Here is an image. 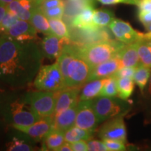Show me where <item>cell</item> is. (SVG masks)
<instances>
[{
  "instance_id": "cell-23",
  "label": "cell",
  "mask_w": 151,
  "mask_h": 151,
  "mask_svg": "<svg viewBox=\"0 0 151 151\" xmlns=\"http://www.w3.org/2000/svg\"><path fill=\"white\" fill-rule=\"evenodd\" d=\"M29 22L37 32L48 35L52 33L48 19L45 16L39 6L36 5L32 13Z\"/></svg>"
},
{
  "instance_id": "cell-6",
  "label": "cell",
  "mask_w": 151,
  "mask_h": 151,
  "mask_svg": "<svg viewBox=\"0 0 151 151\" xmlns=\"http://www.w3.org/2000/svg\"><path fill=\"white\" fill-rule=\"evenodd\" d=\"M91 69L86 60L76 51L74 56L68 65L67 88H81L86 84L89 79Z\"/></svg>"
},
{
  "instance_id": "cell-44",
  "label": "cell",
  "mask_w": 151,
  "mask_h": 151,
  "mask_svg": "<svg viewBox=\"0 0 151 151\" xmlns=\"http://www.w3.org/2000/svg\"><path fill=\"white\" fill-rule=\"evenodd\" d=\"M6 13V7L0 4V23H1L4 16H5Z\"/></svg>"
},
{
  "instance_id": "cell-27",
  "label": "cell",
  "mask_w": 151,
  "mask_h": 151,
  "mask_svg": "<svg viewBox=\"0 0 151 151\" xmlns=\"http://www.w3.org/2000/svg\"><path fill=\"white\" fill-rule=\"evenodd\" d=\"M134 89V81L130 77L118 78V97L122 100H127Z\"/></svg>"
},
{
  "instance_id": "cell-13",
  "label": "cell",
  "mask_w": 151,
  "mask_h": 151,
  "mask_svg": "<svg viewBox=\"0 0 151 151\" xmlns=\"http://www.w3.org/2000/svg\"><path fill=\"white\" fill-rule=\"evenodd\" d=\"M16 129L25 133L36 141L43 140L54 129V115L41 118L40 120L27 127H18Z\"/></svg>"
},
{
  "instance_id": "cell-37",
  "label": "cell",
  "mask_w": 151,
  "mask_h": 151,
  "mask_svg": "<svg viewBox=\"0 0 151 151\" xmlns=\"http://www.w3.org/2000/svg\"><path fill=\"white\" fill-rule=\"evenodd\" d=\"M136 68L137 67H122L113 76L116 77L117 79L119 78H122V77H130V78H133L135 73Z\"/></svg>"
},
{
  "instance_id": "cell-49",
  "label": "cell",
  "mask_w": 151,
  "mask_h": 151,
  "mask_svg": "<svg viewBox=\"0 0 151 151\" xmlns=\"http://www.w3.org/2000/svg\"><path fill=\"white\" fill-rule=\"evenodd\" d=\"M148 92H149V93L151 94V71H150V84H149Z\"/></svg>"
},
{
  "instance_id": "cell-45",
  "label": "cell",
  "mask_w": 151,
  "mask_h": 151,
  "mask_svg": "<svg viewBox=\"0 0 151 151\" xmlns=\"http://www.w3.org/2000/svg\"><path fill=\"white\" fill-rule=\"evenodd\" d=\"M143 38L148 41V43L151 46V32H148V33H146V34L143 33Z\"/></svg>"
},
{
  "instance_id": "cell-31",
  "label": "cell",
  "mask_w": 151,
  "mask_h": 151,
  "mask_svg": "<svg viewBox=\"0 0 151 151\" xmlns=\"http://www.w3.org/2000/svg\"><path fill=\"white\" fill-rule=\"evenodd\" d=\"M118 79L114 76L106 78L99 97H115L118 96Z\"/></svg>"
},
{
  "instance_id": "cell-32",
  "label": "cell",
  "mask_w": 151,
  "mask_h": 151,
  "mask_svg": "<svg viewBox=\"0 0 151 151\" xmlns=\"http://www.w3.org/2000/svg\"><path fill=\"white\" fill-rule=\"evenodd\" d=\"M6 150L9 151H30L33 150V147L21 139L14 137L6 143Z\"/></svg>"
},
{
  "instance_id": "cell-38",
  "label": "cell",
  "mask_w": 151,
  "mask_h": 151,
  "mask_svg": "<svg viewBox=\"0 0 151 151\" xmlns=\"http://www.w3.org/2000/svg\"><path fill=\"white\" fill-rule=\"evenodd\" d=\"M103 5H114L118 4H126L137 5L139 0H97Z\"/></svg>"
},
{
  "instance_id": "cell-22",
  "label": "cell",
  "mask_w": 151,
  "mask_h": 151,
  "mask_svg": "<svg viewBox=\"0 0 151 151\" xmlns=\"http://www.w3.org/2000/svg\"><path fill=\"white\" fill-rule=\"evenodd\" d=\"M106 78L95 79L88 81L81 90L79 100H91L99 97Z\"/></svg>"
},
{
  "instance_id": "cell-7",
  "label": "cell",
  "mask_w": 151,
  "mask_h": 151,
  "mask_svg": "<svg viewBox=\"0 0 151 151\" xmlns=\"http://www.w3.org/2000/svg\"><path fill=\"white\" fill-rule=\"evenodd\" d=\"M57 92L39 90L27 94L30 104L41 118L53 116L55 110Z\"/></svg>"
},
{
  "instance_id": "cell-33",
  "label": "cell",
  "mask_w": 151,
  "mask_h": 151,
  "mask_svg": "<svg viewBox=\"0 0 151 151\" xmlns=\"http://www.w3.org/2000/svg\"><path fill=\"white\" fill-rule=\"evenodd\" d=\"M20 19L16 15L6 10L5 16L0 23V33L4 32L7 29L12 27Z\"/></svg>"
},
{
  "instance_id": "cell-9",
  "label": "cell",
  "mask_w": 151,
  "mask_h": 151,
  "mask_svg": "<svg viewBox=\"0 0 151 151\" xmlns=\"http://www.w3.org/2000/svg\"><path fill=\"white\" fill-rule=\"evenodd\" d=\"M98 134L102 140L111 139L125 143L127 141V130L122 116L120 115L106 120L104 124L100 127Z\"/></svg>"
},
{
  "instance_id": "cell-12",
  "label": "cell",
  "mask_w": 151,
  "mask_h": 151,
  "mask_svg": "<svg viewBox=\"0 0 151 151\" xmlns=\"http://www.w3.org/2000/svg\"><path fill=\"white\" fill-rule=\"evenodd\" d=\"M6 35L21 42L35 41L37 39V31L29 21L19 20L4 32Z\"/></svg>"
},
{
  "instance_id": "cell-35",
  "label": "cell",
  "mask_w": 151,
  "mask_h": 151,
  "mask_svg": "<svg viewBox=\"0 0 151 151\" xmlns=\"http://www.w3.org/2000/svg\"><path fill=\"white\" fill-rule=\"evenodd\" d=\"M102 141L107 147L109 150L111 151H122L126 150L124 143L121 141L111 140V139H103Z\"/></svg>"
},
{
  "instance_id": "cell-15",
  "label": "cell",
  "mask_w": 151,
  "mask_h": 151,
  "mask_svg": "<svg viewBox=\"0 0 151 151\" xmlns=\"http://www.w3.org/2000/svg\"><path fill=\"white\" fill-rule=\"evenodd\" d=\"M66 43L68 42L65 39L50 34L43 38L40 43V49L44 58L50 60L58 59Z\"/></svg>"
},
{
  "instance_id": "cell-34",
  "label": "cell",
  "mask_w": 151,
  "mask_h": 151,
  "mask_svg": "<svg viewBox=\"0 0 151 151\" xmlns=\"http://www.w3.org/2000/svg\"><path fill=\"white\" fill-rule=\"evenodd\" d=\"M41 11L48 19H62L65 14V6H60L47 9H41Z\"/></svg>"
},
{
  "instance_id": "cell-40",
  "label": "cell",
  "mask_w": 151,
  "mask_h": 151,
  "mask_svg": "<svg viewBox=\"0 0 151 151\" xmlns=\"http://www.w3.org/2000/svg\"><path fill=\"white\" fill-rule=\"evenodd\" d=\"M139 18L144 27L146 26L151 22V11L140 10L139 12Z\"/></svg>"
},
{
  "instance_id": "cell-20",
  "label": "cell",
  "mask_w": 151,
  "mask_h": 151,
  "mask_svg": "<svg viewBox=\"0 0 151 151\" xmlns=\"http://www.w3.org/2000/svg\"><path fill=\"white\" fill-rule=\"evenodd\" d=\"M94 5L89 6L85 8L78 14L73 17L69 24V29L70 28H92L97 26L94 25L93 23V14H94Z\"/></svg>"
},
{
  "instance_id": "cell-28",
  "label": "cell",
  "mask_w": 151,
  "mask_h": 151,
  "mask_svg": "<svg viewBox=\"0 0 151 151\" xmlns=\"http://www.w3.org/2000/svg\"><path fill=\"white\" fill-rule=\"evenodd\" d=\"M46 148L50 150H56L65 143V132L53 129L43 139Z\"/></svg>"
},
{
  "instance_id": "cell-10",
  "label": "cell",
  "mask_w": 151,
  "mask_h": 151,
  "mask_svg": "<svg viewBox=\"0 0 151 151\" xmlns=\"http://www.w3.org/2000/svg\"><path fill=\"white\" fill-rule=\"evenodd\" d=\"M99 123L93 108L92 99L79 101L75 125L82 129L94 132Z\"/></svg>"
},
{
  "instance_id": "cell-26",
  "label": "cell",
  "mask_w": 151,
  "mask_h": 151,
  "mask_svg": "<svg viewBox=\"0 0 151 151\" xmlns=\"http://www.w3.org/2000/svg\"><path fill=\"white\" fill-rule=\"evenodd\" d=\"M115 19L114 14L112 11L106 9H94L93 14V23L100 27H109Z\"/></svg>"
},
{
  "instance_id": "cell-4",
  "label": "cell",
  "mask_w": 151,
  "mask_h": 151,
  "mask_svg": "<svg viewBox=\"0 0 151 151\" xmlns=\"http://www.w3.org/2000/svg\"><path fill=\"white\" fill-rule=\"evenodd\" d=\"M34 86L38 90L49 92H59L67 88L57 62L41 66L34 81Z\"/></svg>"
},
{
  "instance_id": "cell-46",
  "label": "cell",
  "mask_w": 151,
  "mask_h": 151,
  "mask_svg": "<svg viewBox=\"0 0 151 151\" xmlns=\"http://www.w3.org/2000/svg\"><path fill=\"white\" fill-rule=\"evenodd\" d=\"M14 0H0V4L6 6L9 4H10L11 1H13Z\"/></svg>"
},
{
  "instance_id": "cell-2",
  "label": "cell",
  "mask_w": 151,
  "mask_h": 151,
  "mask_svg": "<svg viewBox=\"0 0 151 151\" xmlns=\"http://www.w3.org/2000/svg\"><path fill=\"white\" fill-rule=\"evenodd\" d=\"M124 45L121 41L113 39L86 46H78L76 44H73V46L77 54L86 60L90 67L92 68L118 56L119 52Z\"/></svg>"
},
{
  "instance_id": "cell-5",
  "label": "cell",
  "mask_w": 151,
  "mask_h": 151,
  "mask_svg": "<svg viewBox=\"0 0 151 151\" xmlns=\"http://www.w3.org/2000/svg\"><path fill=\"white\" fill-rule=\"evenodd\" d=\"M71 39L69 43L78 46L94 44L114 39L112 32L106 27H95L92 28H70Z\"/></svg>"
},
{
  "instance_id": "cell-47",
  "label": "cell",
  "mask_w": 151,
  "mask_h": 151,
  "mask_svg": "<svg viewBox=\"0 0 151 151\" xmlns=\"http://www.w3.org/2000/svg\"><path fill=\"white\" fill-rule=\"evenodd\" d=\"M34 2L35 3L36 5L37 6H40L41 4H42V2L43 1H45V0H33Z\"/></svg>"
},
{
  "instance_id": "cell-21",
  "label": "cell",
  "mask_w": 151,
  "mask_h": 151,
  "mask_svg": "<svg viewBox=\"0 0 151 151\" xmlns=\"http://www.w3.org/2000/svg\"><path fill=\"white\" fill-rule=\"evenodd\" d=\"M118 57L123 67H137L141 65L136 43L124 45L119 52Z\"/></svg>"
},
{
  "instance_id": "cell-48",
  "label": "cell",
  "mask_w": 151,
  "mask_h": 151,
  "mask_svg": "<svg viewBox=\"0 0 151 151\" xmlns=\"http://www.w3.org/2000/svg\"><path fill=\"white\" fill-rule=\"evenodd\" d=\"M145 27H146V30L148 32H151V22L150 23H149L148 24H147L146 26H145Z\"/></svg>"
},
{
  "instance_id": "cell-8",
  "label": "cell",
  "mask_w": 151,
  "mask_h": 151,
  "mask_svg": "<svg viewBox=\"0 0 151 151\" xmlns=\"http://www.w3.org/2000/svg\"><path fill=\"white\" fill-rule=\"evenodd\" d=\"M120 99L106 97H97L92 99L93 108L99 123L122 115L125 107Z\"/></svg>"
},
{
  "instance_id": "cell-18",
  "label": "cell",
  "mask_w": 151,
  "mask_h": 151,
  "mask_svg": "<svg viewBox=\"0 0 151 151\" xmlns=\"http://www.w3.org/2000/svg\"><path fill=\"white\" fill-rule=\"evenodd\" d=\"M35 6L33 0H14L6 7L7 11L18 16L20 20L29 21Z\"/></svg>"
},
{
  "instance_id": "cell-39",
  "label": "cell",
  "mask_w": 151,
  "mask_h": 151,
  "mask_svg": "<svg viewBox=\"0 0 151 151\" xmlns=\"http://www.w3.org/2000/svg\"><path fill=\"white\" fill-rule=\"evenodd\" d=\"M60 6H65L64 0H45L39 6L41 9H47Z\"/></svg>"
},
{
  "instance_id": "cell-36",
  "label": "cell",
  "mask_w": 151,
  "mask_h": 151,
  "mask_svg": "<svg viewBox=\"0 0 151 151\" xmlns=\"http://www.w3.org/2000/svg\"><path fill=\"white\" fill-rule=\"evenodd\" d=\"M88 150L90 151H108V148L106 146L103 141L99 140H88Z\"/></svg>"
},
{
  "instance_id": "cell-3",
  "label": "cell",
  "mask_w": 151,
  "mask_h": 151,
  "mask_svg": "<svg viewBox=\"0 0 151 151\" xmlns=\"http://www.w3.org/2000/svg\"><path fill=\"white\" fill-rule=\"evenodd\" d=\"M4 111V116L10 120L14 128L27 127L41 119L30 104L27 94L11 103L9 109Z\"/></svg>"
},
{
  "instance_id": "cell-24",
  "label": "cell",
  "mask_w": 151,
  "mask_h": 151,
  "mask_svg": "<svg viewBox=\"0 0 151 151\" xmlns=\"http://www.w3.org/2000/svg\"><path fill=\"white\" fill-rule=\"evenodd\" d=\"M93 133V131L82 129L74 125L65 132V141L71 143L81 140L88 141L92 139Z\"/></svg>"
},
{
  "instance_id": "cell-17",
  "label": "cell",
  "mask_w": 151,
  "mask_h": 151,
  "mask_svg": "<svg viewBox=\"0 0 151 151\" xmlns=\"http://www.w3.org/2000/svg\"><path fill=\"white\" fill-rule=\"evenodd\" d=\"M78 103L54 116V129L65 132L75 125Z\"/></svg>"
},
{
  "instance_id": "cell-16",
  "label": "cell",
  "mask_w": 151,
  "mask_h": 151,
  "mask_svg": "<svg viewBox=\"0 0 151 151\" xmlns=\"http://www.w3.org/2000/svg\"><path fill=\"white\" fill-rule=\"evenodd\" d=\"M81 88H66L57 92L55 115L65 111L78 102Z\"/></svg>"
},
{
  "instance_id": "cell-30",
  "label": "cell",
  "mask_w": 151,
  "mask_h": 151,
  "mask_svg": "<svg viewBox=\"0 0 151 151\" xmlns=\"http://www.w3.org/2000/svg\"><path fill=\"white\" fill-rule=\"evenodd\" d=\"M151 69L150 67L143 65H140L136 68L133 79L134 82L139 87L141 92H143L145 87L148 83L149 77L150 76Z\"/></svg>"
},
{
  "instance_id": "cell-14",
  "label": "cell",
  "mask_w": 151,
  "mask_h": 151,
  "mask_svg": "<svg viewBox=\"0 0 151 151\" xmlns=\"http://www.w3.org/2000/svg\"><path fill=\"white\" fill-rule=\"evenodd\" d=\"M123 66L119 57H115L112 59L92 67L88 81L113 76Z\"/></svg>"
},
{
  "instance_id": "cell-41",
  "label": "cell",
  "mask_w": 151,
  "mask_h": 151,
  "mask_svg": "<svg viewBox=\"0 0 151 151\" xmlns=\"http://www.w3.org/2000/svg\"><path fill=\"white\" fill-rule=\"evenodd\" d=\"M73 151H88V147L87 141L81 140L76 141V142L71 143Z\"/></svg>"
},
{
  "instance_id": "cell-42",
  "label": "cell",
  "mask_w": 151,
  "mask_h": 151,
  "mask_svg": "<svg viewBox=\"0 0 151 151\" xmlns=\"http://www.w3.org/2000/svg\"><path fill=\"white\" fill-rule=\"evenodd\" d=\"M138 6L140 10L151 11V0H139Z\"/></svg>"
},
{
  "instance_id": "cell-1",
  "label": "cell",
  "mask_w": 151,
  "mask_h": 151,
  "mask_svg": "<svg viewBox=\"0 0 151 151\" xmlns=\"http://www.w3.org/2000/svg\"><path fill=\"white\" fill-rule=\"evenodd\" d=\"M43 55L35 41L21 42L5 33L0 35V80L12 88H22L35 80Z\"/></svg>"
},
{
  "instance_id": "cell-29",
  "label": "cell",
  "mask_w": 151,
  "mask_h": 151,
  "mask_svg": "<svg viewBox=\"0 0 151 151\" xmlns=\"http://www.w3.org/2000/svg\"><path fill=\"white\" fill-rule=\"evenodd\" d=\"M137 43V51L141 65L151 68V46L146 39L143 38Z\"/></svg>"
},
{
  "instance_id": "cell-43",
  "label": "cell",
  "mask_w": 151,
  "mask_h": 151,
  "mask_svg": "<svg viewBox=\"0 0 151 151\" xmlns=\"http://www.w3.org/2000/svg\"><path fill=\"white\" fill-rule=\"evenodd\" d=\"M55 151H73L71 143H68L65 141L63 144H62L59 148H57Z\"/></svg>"
},
{
  "instance_id": "cell-25",
  "label": "cell",
  "mask_w": 151,
  "mask_h": 151,
  "mask_svg": "<svg viewBox=\"0 0 151 151\" xmlns=\"http://www.w3.org/2000/svg\"><path fill=\"white\" fill-rule=\"evenodd\" d=\"M48 22L52 33L69 43L71 39L70 32L66 22L62 19H48Z\"/></svg>"
},
{
  "instance_id": "cell-19",
  "label": "cell",
  "mask_w": 151,
  "mask_h": 151,
  "mask_svg": "<svg viewBox=\"0 0 151 151\" xmlns=\"http://www.w3.org/2000/svg\"><path fill=\"white\" fill-rule=\"evenodd\" d=\"M94 4V0H66L65 1V14L63 18L69 27L73 17L85 8Z\"/></svg>"
},
{
  "instance_id": "cell-11",
  "label": "cell",
  "mask_w": 151,
  "mask_h": 151,
  "mask_svg": "<svg viewBox=\"0 0 151 151\" xmlns=\"http://www.w3.org/2000/svg\"><path fill=\"white\" fill-rule=\"evenodd\" d=\"M109 27L117 40L124 44L137 43L143 35V33L135 30L129 23L120 19H114L109 24Z\"/></svg>"
}]
</instances>
